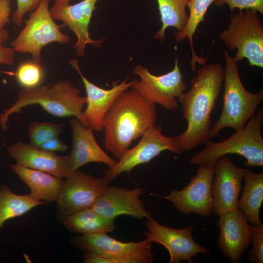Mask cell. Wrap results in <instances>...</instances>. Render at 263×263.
<instances>
[{
  "mask_svg": "<svg viewBox=\"0 0 263 263\" xmlns=\"http://www.w3.org/2000/svg\"><path fill=\"white\" fill-rule=\"evenodd\" d=\"M196 72L190 90L177 99L187 127L182 133L172 138L181 152L189 151L210 139L211 113L224 80L223 68L218 63L206 64Z\"/></svg>",
  "mask_w": 263,
  "mask_h": 263,
  "instance_id": "6da1fadb",
  "label": "cell"
},
{
  "mask_svg": "<svg viewBox=\"0 0 263 263\" xmlns=\"http://www.w3.org/2000/svg\"><path fill=\"white\" fill-rule=\"evenodd\" d=\"M156 119V104L134 89L122 92L104 118L105 149L119 159L133 141L155 124Z\"/></svg>",
  "mask_w": 263,
  "mask_h": 263,
  "instance_id": "7a4b0ae2",
  "label": "cell"
},
{
  "mask_svg": "<svg viewBox=\"0 0 263 263\" xmlns=\"http://www.w3.org/2000/svg\"><path fill=\"white\" fill-rule=\"evenodd\" d=\"M80 94V90L68 80L24 88L18 94L15 102L5 108L0 115V124L3 131H6L11 115L19 113L23 108L34 104L39 105L55 116H74L82 124V110L86 104L87 99Z\"/></svg>",
  "mask_w": 263,
  "mask_h": 263,
  "instance_id": "3957f363",
  "label": "cell"
},
{
  "mask_svg": "<svg viewBox=\"0 0 263 263\" xmlns=\"http://www.w3.org/2000/svg\"><path fill=\"white\" fill-rule=\"evenodd\" d=\"M263 110L260 108L244 127L229 138L217 143L208 140L204 148L191 158L189 164L214 167L222 157L235 154L244 157L247 166L263 167Z\"/></svg>",
  "mask_w": 263,
  "mask_h": 263,
  "instance_id": "277c9868",
  "label": "cell"
},
{
  "mask_svg": "<svg viewBox=\"0 0 263 263\" xmlns=\"http://www.w3.org/2000/svg\"><path fill=\"white\" fill-rule=\"evenodd\" d=\"M224 72L225 87L221 113L211 127L209 139L219 135L224 128L238 130L244 127L255 115L263 100V89L256 93L248 91L240 78L237 63L226 51Z\"/></svg>",
  "mask_w": 263,
  "mask_h": 263,
  "instance_id": "5b68a950",
  "label": "cell"
},
{
  "mask_svg": "<svg viewBox=\"0 0 263 263\" xmlns=\"http://www.w3.org/2000/svg\"><path fill=\"white\" fill-rule=\"evenodd\" d=\"M257 13L252 10L232 13L228 27L221 33L219 39L230 50H237L233 58L236 63L246 58L251 67L262 68L263 26Z\"/></svg>",
  "mask_w": 263,
  "mask_h": 263,
  "instance_id": "8992f818",
  "label": "cell"
},
{
  "mask_svg": "<svg viewBox=\"0 0 263 263\" xmlns=\"http://www.w3.org/2000/svg\"><path fill=\"white\" fill-rule=\"evenodd\" d=\"M49 5V0H41L11 43L15 52L30 53L32 60L37 63H41V51L45 46L53 42L66 44L70 40V37L61 30L66 25H58L54 21Z\"/></svg>",
  "mask_w": 263,
  "mask_h": 263,
  "instance_id": "52a82bcc",
  "label": "cell"
},
{
  "mask_svg": "<svg viewBox=\"0 0 263 263\" xmlns=\"http://www.w3.org/2000/svg\"><path fill=\"white\" fill-rule=\"evenodd\" d=\"M133 72L139 79L132 80V89L150 103L159 104L168 110L177 108V99L186 90L187 84L176 58L173 69L162 75H154L140 65L136 66Z\"/></svg>",
  "mask_w": 263,
  "mask_h": 263,
  "instance_id": "ba28073f",
  "label": "cell"
},
{
  "mask_svg": "<svg viewBox=\"0 0 263 263\" xmlns=\"http://www.w3.org/2000/svg\"><path fill=\"white\" fill-rule=\"evenodd\" d=\"M73 243L84 251L101 255L111 263H149L154 259L151 243L146 239L125 242L107 233L88 234L75 237Z\"/></svg>",
  "mask_w": 263,
  "mask_h": 263,
  "instance_id": "9c48e42d",
  "label": "cell"
},
{
  "mask_svg": "<svg viewBox=\"0 0 263 263\" xmlns=\"http://www.w3.org/2000/svg\"><path fill=\"white\" fill-rule=\"evenodd\" d=\"M65 179L56 201L57 214L62 220L91 207L110 187L104 178H97L77 170Z\"/></svg>",
  "mask_w": 263,
  "mask_h": 263,
  "instance_id": "30bf717a",
  "label": "cell"
},
{
  "mask_svg": "<svg viewBox=\"0 0 263 263\" xmlns=\"http://www.w3.org/2000/svg\"><path fill=\"white\" fill-rule=\"evenodd\" d=\"M165 150L178 154L182 153L172 137L163 135L161 127L155 124L144 133L134 147L125 152L119 161L104 171V178L109 183L122 173L129 172L136 166L149 162Z\"/></svg>",
  "mask_w": 263,
  "mask_h": 263,
  "instance_id": "8fae6325",
  "label": "cell"
},
{
  "mask_svg": "<svg viewBox=\"0 0 263 263\" xmlns=\"http://www.w3.org/2000/svg\"><path fill=\"white\" fill-rule=\"evenodd\" d=\"M214 176L213 166L200 165L196 175L191 177L184 188L172 190L169 195L162 197L185 215L195 213L204 217L209 216L213 213L211 187Z\"/></svg>",
  "mask_w": 263,
  "mask_h": 263,
  "instance_id": "7c38bea8",
  "label": "cell"
},
{
  "mask_svg": "<svg viewBox=\"0 0 263 263\" xmlns=\"http://www.w3.org/2000/svg\"><path fill=\"white\" fill-rule=\"evenodd\" d=\"M148 231H145L146 240L159 243L164 246L170 255V263H180L182 260L194 263L193 258L198 254L210 253L205 247L199 244L192 237L193 226L175 229L159 224L154 218L147 219Z\"/></svg>",
  "mask_w": 263,
  "mask_h": 263,
  "instance_id": "4fadbf2b",
  "label": "cell"
},
{
  "mask_svg": "<svg viewBox=\"0 0 263 263\" xmlns=\"http://www.w3.org/2000/svg\"><path fill=\"white\" fill-rule=\"evenodd\" d=\"M214 169L211 187L213 213L219 216L237 209L246 168L237 166L228 157L224 156L215 165Z\"/></svg>",
  "mask_w": 263,
  "mask_h": 263,
  "instance_id": "5bb4252c",
  "label": "cell"
},
{
  "mask_svg": "<svg viewBox=\"0 0 263 263\" xmlns=\"http://www.w3.org/2000/svg\"><path fill=\"white\" fill-rule=\"evenodd\" d=\"M98 0H83L74 4L62 0H55L50 8L54 20L62 21L76 35L74 45L79 57L85 55L86 46L92 44L99 47L104 39L96 40L90 38L89 27L91 19Z\"/></svg>",
  "mask_w": 263,
  "mask_h": 263,
  "instance_id": "9a60e30c",
  "label": "cell"
},
{
  "mask_svg": "<svg viewBox=\"0 0 263 263\" xmlns=\"http://www.w3.org/2000/svg\"><path fill=\"white\" fill-rule=\"evenodd\" d=\"M69 62L79 74L86 92L87 106L82 112V125L101 132L107 112L119 94L131 88L132 80L128 82L127 78L114 84L111 88L105 89L92 83L83 75L77 59H69Z\"/></svg>",
  "mask_w": 263,
  "mask_h": 263,
  "instance_id": "2e32d148",
  "label": "cell"
},
{
  "mask_svg": "<svg viewBox=\"0 0 263 263\" xmlns=\"http://www.w3.org/2000/svg\"><path fill=\"white\" fill-rule=\"evenodd\" d=\"M220 229L218 246L232 263H238L251 245L250 225L239 209L219 216L216 223Z\"/></svg>",
  "mask_w": 263,
  "mask_h": 263,
  "instance_id": "e0dca14e",
  "label": "cell"
},
{
  "mask_svg": "<svg viewBox=\"0 0 263 263\" xmlns=\"http://www.w3.org/2000/svg\"><path fill=\"white\" fill-rule=\"evenodd\" d=\"M7 152L17 164L61 179L66 178L72 172L69 156H59L22 142L10 145Z\"/></svg>",
  "mask_w": 263,
  "mask_h": 263,
  "instance_id": "ac0fdd59",
  "label": "cell"
},
{
  "mask_svg": "<svg viewBox=\"0 0 263 263\" xmlns=\"http://www.w3.org/2000/svg\"><path fill=\"white\" fill-rule=\"evenodd\" d=\"M142 189L135 188L127 189L116 186L109 187L91 208L99 214L111 219L126 215L137 219L150 218L140 199Z\"/></svg>",
  "mask_w": 263,
  "mask_h": 263,
  "instance_id": "d6986e66",
  "label": "cell"
},
{
  "mask_svg": "<svg viewBox=\"0 0 263 263\" xmlns=\"http://www.w3.org/2000/svg\"><path fill=\"white\" fill-rule=\"evenodd\" d=\"M70 124L72 133V147L69 155L71 173L91 162L104 163L109 168L117 163V161L110 157L99 146L92 128L85 127L75 117L70 120Z\"/></svg>",
  "mask_w": 263,
  "mask_h": 263,
  "instance_id": "ffe728a7",
  "label": "cell"
},
{
  "mask_svg": "<svg viewBox=\"0 0 263 263\" xmlns=\"http://www.w3.org/2000/svg\"><path fill=\"white\" fill-rule=\"evenodd\" d=\"M10 167L28 186L32 197L44 203L56 201L64 183L62 179L16 163Z\"/></svg>",
  "mask_w": 263,
  "mask_h": 263,
  "instance_id": "44dd1931",
  "label": "cell"
},
{
  "mask_svg": "<svg viewBox=\"0 0 263 263\" xmlns=\"http://www.w3.org/2000/svg\"><path fill=\"white\" fill-rule=\"evenodd\" d=\"M244 179V186L237 202V208L244 213L251 225H260L262 223L260 211L263 200V173H256L246 169Z\"/></svg>",
  "mask_w": 263,
  "mask_h": 263,
  "instance_id": "7402d4cb",
  "label": "cell"
},
{
  "mask_svg": "<svg viewBox=\"0 0 263 263\" xmlns=\"http://www.w3.org/2000/svg\"><path fill=\"white\" fill-rule=\"evenodd\" d=\"M114 220L105 217L91 207L75 212L63 220L71 232L81 234L107 233L114 227Z\"/></svg>",
  "mask_w": 263,
  "mask_h": 263,
  "instance_id": "603a6c76",
  "label": "cell"
},
{
  "mask_svg": "<svg viewBox=\"0 0 263 263\" xmlns=\"http://www.w3.org/2000/svg\"><path fill=\"white\" fill-rule=\"evenodd\" d=\"M215 0H189L187 6L189 8V14L187 24L180 32L176 33V39L181 42L188 38L191 47V60L190 65L193 72L196 71V65L206 64L207 57L198 56L195 53L193 43V38L197 27L200 23L204 22V16L209 7Z\"/></svg>",
  "mask_w": 263,
  "mask_h": 263,
  "instance_id": "cb8c5ba5",
  "label": "cell"
},
{
  "mask_svg": "<svg viewBox=\"0 0 263 263\" xmlns=\"http://www.w3.org/2000/svg\"><path fill=\"white\" fill-rule=\"evenodd\" d=\"M45 203L28 195L13 192L6 185L0 187V230L8 220L21 216L32 208Z\"/></svg>",
  "mask_w": 263,
  "mask_h": 263,
  "instance_id": "d4e9b609",
  "label": "cell"
},
{
  "mask_svg": "<svg viewBox=\"0 0 263 263\" xmlns=\"http://www.w3.org/2000/svg\"><path fill=\"white\" fill-rule=\"evenodd\" d=\"M156 0L162 24L155 34L154 38L162 42L164 39L167 28L172 27L180 32L186 26L188 19L186 7L189 0Z\"/></svg>",
  "mask_w": 263,
  "mask_h": 263,
  "instance_id": "484cf974",
  "label": "cell"
},
{
  "mask_svg": "<svg viewBox=\"0 0 263 263\" xmlns=\"http://www.w3.org/2000/svg\"><path fill=\"white\" fill-rule=\"evenodd\" d=\"M64 124L49 122L35 121L28 126L30 144L39 147L43 143L58 137L62 132Z\"/></svg>",
  "mask_w": 263,
  "mask_h": 263,
  "instance_id": "4316f807",
  "label": "cell"
},
{
  "mask_svg": "<svg viewBox=\"0 0 263 263\" xmlns=\"http://www.w3.org/2000/svg\"><path fill=\"white\" fill-rule=\"evenodd\" d=\"M12 74L24 88L39 86L44 77V71L40 63L32 60L21 63Z\"/></svg>",
  "mask_w": 263,
  "mask_h": 263,
  "instance_id": "83f0119b",
  "label": "cell"
},
{
  "mask_svg": "<svg viewBox=\"0 0 263 263\" xmlns=\"http://www.w3.org/2000/svg\"><path fill=\"white\" fill-rule=\"evenodd\" d=\"M252 247L248 252V259L253 263H263V224L250 225Z\"/></svg>",
  "mask_w": 263,
  "mask_h": 263,
  "instance_id": "f1b7e54d",
  "label": "cell"
},
{
  "mask_svg": "<svg viewBox=\"0 0 263 263\" xmlns=\"http://www.w3.org/2000/svg\"><path fill=\"white\" fill-rule=\"evenodd\" d=\"M214 3L217 7L226 4L232 12L238 8L240 11L252 10L263 14V0H215Z\"/></svg>",
  "mask_w": 263,
  "mask_h": 263,
  "instance_id": "f546056e",
  "label": "cell"
},
{
  "mask_svg": "<svg viewBox=\"0 0 263 263\" xmlns=\"http://www.w3.org/2000/svg\"><path fill=\"white\" fill-rule=\"evenodd\" d=\"M16 0V9L12 14V19L15 25L21 26L23 23V19L25 14L36 9L41 0Z\"/></svg>",
  "mask_w": 263,
  "mask_h": 263,
  "instance_id": "4dcf8cb0",
  "label": "cell"
},
{
  "mask_svg": "<svg viewBox=\"0 0 263 263\" xmlns=\"http://www.w3.org/2000/svg\"><path fill=\"white\" fill-rule=\"evenodd\" d=\"M9 39L8 32L4 29L0 30V64L10 65L14 62L15 51L12 48L4 46Z\"/></svg>",
  "mask_w": 263,
  "mask_h": 263,
  "instance_id": "1f68e13d",
  "label": "cell"
},
{
  "mask_svg": "<svg viewBox=\"0 0 263 263\" xmlns=\"http://www.w3.org/2000/svg\"><path fill=\"white\" fill-rule=\"evenodd\" d=\"M38 148L50 152H64L68 148L67 145L61 141L58 137L51 139L43 144Z\"/></svg>",
  "mask_w": 263,
  "mask_h": 263,
  "instance_id": "d6a6232c",
  "label": "cell"
},
{
  "mask_svg": "<svg viewBox=\"0 0 263 263\" xmlns=\"http://www.w3.org/2000/svg\"><path fill=\"white\" fill-rule=\"evenodd\" d=\"M11 12V0H0V30L9 22Z\"/></svg>",
  "mask_w": 263,
  "mask_h": 263,
  "instance_id": "836d02e7",
  "label": "cell"
},
{
  "mask_svg": "<svg viewBox=\"0 0 263 263\" xmlns=\"http://www.w3.org/2000/svg\"><path fill=\"white\" fill-rule=\"evenodd\" d=\"M84 258L85 263H111L109 260L101 255L89 251H84Z\"/></svg>",
  "mask_w": 263,
  "mask_h": 263,
  "instance_id": "e575fe53",
  "label": "cell"
},
{
  "mask_svg": "<svg viewBox=\"0 0 263 263\" xmlns=\"http://www.w3.org/2000/svg\"><path fill=\"white\" fill-rule=\"evenodd\" d=\"M64 0L67 2H70L71 0Z\"/></svg>",
  "mask_w": 263,
  "mask_h": 263,
  "instance_id": "d590c367",
  "label": "cell"
}]
</instances>
